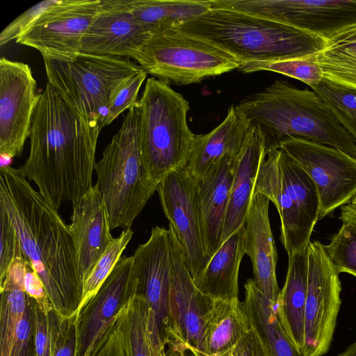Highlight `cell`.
<instances>
[{"mask_svg":"<svg viewBox=\"0 0 356 356\" xmlns=\"http://www.w3.org/2000/svg\"><path fill=\"white\" fill-rule=\"evenodd\" d=\"M0 204L55 311L61 318L76 315L83 282L69 225L19 169L10 165L0 168Z\"/></svg>","mask_w":356,"mask_h":356,"instance_id":"obj_1","label":"cell"},{"mask_svg":"<svg viewBox=\"0 0 356 356\" xmlns=\"http://www.w3.org/2000/svg\"><path fill=\"white\" fill-rule=\"evenodd\" d=\"M234 106L258 132L266 153L295 138L334 147L356 158V141L313 90L278 80Z\"/></svg>","mask_w":356,"mask_h":356,"instance_id":"obj_3","label":"cell"},{"mask_svg":"<svg viewBox=\"0 0 356 356\" xmlns=\"http://www.w3.org/2000/svg\"><path fill=\"white\" fill-rule=\"evenodd\" d=\"M101 130L82 120L47 82L32 120L29 156L19 170L56 210L63 202L74 206L93 186Z\"/></svg>","mask_w":356,"mask_h":356,"instance_id":"obj_2","label":"cell"},{"mask_svg":"<svg viewBox=\"0 0 356 356\" xmlns=\"http://www.w3.org/2000/svg\"><path fill=\"white\" fill-rule=\"evenodd\" d=\"M311 178L319 201V219L350 202L356 195V158L330 146L289 138L280 148Z\"/></svg>","mask_w":356,"mask_h":356,"instance_id":"obj_12","label":"cell"},{"mask_svg":"<svg viewBox=\"0 0 356 356\" xmlns=\"http://www.w3.org/2000/svg\"><path fill=\"white\" fill-rule=\"evenodd\" d=\"M238 70L243 73L263 70L274 72L300 80L309 86L319 83L323 79L316 55L274 62L243 63Z\"/></svg>","mask_w":356,"mask_h":356,"instance_id":"obj_34","label":"cell"},{"mask_svg":"<svg viewBox=\"0 0 356 356\" xmlns=\"http://www.w3.org/2000/svg\"><path fill=\"white\" fill-rule=\"evenodd\" d=\"M91 356H129L125 329V307L117 315Z\"/></svg>","mask_w":356,"mask_h":356,"instance_id":"obj_41","label":"cell"},{"mask_svg":"<svg viewBox=\"0 0 356 356\" xmlns=\"http://www.w3.org/2000/svg\"><path fill=\"white\" fill-rule=\"evenodd\" d=\"M310 87L356 141V89L335 83L324 78Z\"/></svg>","mask_w":356,"mask_h":356,"instance_id":"obj_32","label":"cell"},{"mask_svg":"<svg viewBox=\"0 0 356 356\" xmlns=\"http://www.w3.org/2000/svg\"><path fill=\"white\" fill-rule=\"evenodd\" d=\"M102 0H58L43 11L16 40L43 58L79 54L81 40L101 9Z\"/></svg>","mask_w":356,"mask_h":356,"instance_id":"obj_13","label":"cell"},{"mask_svg":"<svg viewBox=\"0 0 356 356\" xmlns=\"http://www.w3.org/2000/svg\"><path fill=\"white\" fill-rule=\"evenodd\" d=\"M176 29L215 45L241 64L316 55L326 41L286 24L225 9H211Z\"/></svg>","mask_w":356,"mask_h":356,"instance_id":"obj_4","label":"cell"},{"mask_svg":"<svg viewBox=\"0 0 356 356\" xmlns=\"http://www.w3.org/2000/svg\"><path fill=\"white\" fill-rule=\"evenodd\" d=\"M200 183L185 167L168 173L161 180L156 190L169 227L184 250L193 279L203 270L209 260L200 225Z\"/></svg>","mask_w":356,"mask_h":356,"instance_id":"obj_14","label":"cell"},{"mask_svg":"<svg viewBox=\"0 0 356 356\" xmlns=\"http://www.w3.org/2000/svg\"><path fill=\"white\" fill-rule=\"evenodd\" d=\"M26 259H15L0 281V356H9L17 325L26 308L27 293L24 286Z\"/></svg>","mask_w":356,"mask_h":356,"instance_id":"obj_29","label":"cell"},{"mask_svg":"<svg viewBox=\"0 0 356 356\" xmlns=\"http://www.w3.org/2000/svg\"><path fill=\"white\" fill-rule=\"evenodd\" d=\"M307 289L302 356H322L331 345L341 306L339 273L324 245L310 241L307 248Z\"/></svg>","mask_w":356,"mask_h":356,"instance_id":"obj_10","label":"cell"},{"mask_svg":"<svg viewBox=\"0 0 356 356\" xmlns=\"http://www.w3.org/2000/svg\"><path fill=\"white\" fill-rule=\"evenodd\" d=\"M43 60L48 83L65 104L82 120L99 127L118 92L141 69L128 58L83 52Z\"/></svg>","mask_w":356,"mask_h":356,"instance_id":"obj_7","label":"cell"},{"mask_svg":"<svg viewBox=\"0 0 356 356\" xmlns=\"http://www.w3.org/2000/svg\"><path fill=\"white\" fill-rule=\"evenodd\" d=\"M307 289V250L289 257L287 273L276 310L280 325L296 350L304 346L305 309Z\"/></svg>","mask_w":356,"mask_h":356,"instance_id":"obj_25","label":"cell"},{"mask_svg":"<svg viewBox=\"0 0 356 356\" xmlns=\"http://www.w3.org/2000/svg\"><path fill=\"white\" fill-rule=\"evenodd\" d=\"M133 59L147 74L177 85L199 83L241 65L215 45L178 29L150 35Z\"/></svg>","mask_w":356,"mask_h":356,"instance_id":"obj_8","label":"cell"},{"mask_svg":"<svg viewBox=\"0 0 356 356\" xmlns=\"http://www.w3.org/2000/svg\"><path fill=\"white\" fill-rule=\"evenodd\" d=\"M148 305L134 295L125 306V329L129 356H152L147 332Z\"/></svg>","mask_w":356,"mask_h":356,"instance_id":"obj_33","label":"cell"},{"mask_svg":"<svg viewBox=\"0 0 356 356\" xmlns=\"http://www.w3.org/2000/svg\"><path fill=\"white\" fill-rule=\"evenodd\" d=\"M266 156L264 142L258 132L251 127L236 159L221 244L244 225L254 194L259 169Z\"/></svg>","mask_w":356,"mask_h":356,"instance_id":"obj_23","label":"cell"},{"mask_svg":"<svg viewBox=\"0 0 356 356\" xmlns=\"http://www.w3.org/2000/svg\"><path fill=\"white\" fill-rule=\"evenodd\" d=\"M24 258L15 229L6 209L0 204V281L13 261Z\"/></svg>","mask_w":356,"mask_h":356,"instance_id":"obj_38","label":"cell"},{"mask_svg":"<svg viewBox=\"0 0 356 356\" xmlns=\"http://www.w3.org/2000/svg\"><path fill=\"white\" fill-rule=\"evenodd\" d=\"M40 94L26 63L0 59V154L19 156Z\"/></svg>","mask_w":356,"mask_h":356,"instance_id":"obj_15","label":"cell"},{"mask_svg":"<svg viewBox=\"0 0 356 356\" xmlns=\"http://www.w3.org/2000/svg\"><path fill=\"white\" fill-rule=\"evenodd\" d=\"M269 202L264 195L253 194L244 223L243 248L251 260L257 286L277 303L281 290L276 277L278 256L270 227Z\"/></svg>","mask_w":356,"mask_h":356,"instance_id":"obj_21","label":"cell"},{"mask_svg":"<svg viewBox=\"0 0 356 356\" xmlns=\"http://www.w3.org/2000/svg\"><path fill=\"white\" fill-rule=\"evenodd\" d=\"M158 356H165V348L162 350Z\"/></svg>","mask_w":356,"mask_h":356,"instance_id":"obj_49","label":"cell"},{"mask_svg":"<svg viewBox=\"0 0 356 356\" xmlns=\"http://www.w3.org/2000/svg\"><path fill=\"white\" fill-rule=\"evenodd\" d=\"M146 77L147 72L141 67L129 78L109 106L107 115L100 124L101 129L110 124L125 110L138 104L139 90Z\"/></svg>","mask_w":356,"mask_h":356,"instance_id":"obj_40","label":"cell"},{"mask_svg":"<svg viewBox=\"0 0 356 356\" xmlns=\"http://www.w3.org/2000/svg\"><path fill=\"white\" fill-rule=\"evenodd\" d=\"M244 225L224 241L203 270L193 280L196 286L212 299L238 298V272L243 255Z\"/></svg>","mask_w":356,"mask_h":356,"instance_id":"obj_27","label":"cell"},{"mask_svg":"<svg viewBox=\"0 0 356 356\" xmlns=\"http://www.w3.org/2000/svg\"><path fill=\"white\" fill-rule=\"evenodd\" d=\"M324 248L332 265L340 273L356 277V227L343 223Z\"/></svg>","mask_w":356,"mask_h":356,"instance_id":"obj_36","label":"cell"},{"mask_svg":"<svg viewBox=\"0 0 356 356\" xmlns=\"http://www.w3.org/2000/svg\"><path fill=\"white\" fill-rule=\"evenodd\" d=\"M342 223L349 224L356 227V209L348 204L341 207V215L339 218Z\"/></svg>","mask_w":356,"mask_h":356,"instance_id":"obj_46","label":"cell"},{"mask_svg":"<svg viewBox=\"0 0 356 356\" xmlns=\"http://www.w3.org/2000/svg\"><path fill=\"white\" fill-rule=\"evenodd\" d=\"M348 204L353 209H356V195L352 198Z\"/></svg>","mask_w":356,"mask_h":356,"instance_id":"obj_48","label":"cell"},{"mask_svg":"<svg viewBox=\"0 0 356 356\" xmlns=\"http://www.w3.org/2000/svg\"><path fill=\"white\" fill-rule=\"evenodd\" d=\"M134 234L131 228L124 229L114 238L98 259L92 270L83 283L82 298L79 309L98 291L122 256ZM78 309V310H79Z\"/></svg>","mask_w":356,"mask_h":356,"instance_id":"obj_35","label":"cell"},{"mask_svg":"<svg viewBox=\"0 0 356 356\" xmlns=\"http://www.w3.org/2000/svg\"><path fill=\"white\" fill-rule=\"evenodd\" d=\"M134 18L150 34L176 29L211 10L210 1L127 0Z\"/></svg>","mask_w":356,"mask_h":356,"instance_id":"obj_28","label":"cell"},{"mask_svg":"<svg viewBox=\"0 0 356 356\" xmlns=\"http://www.w3.org/2000/svg\"><path fill=\"white\" fill-rule=\"evenodd\" d=\"M280 149L266 153L257 176L254 194L260 193L277 208L281 221L280 240L290 257L307 249L316 225L286 188L282 177Z\"/></svg>","mask_w":356,"mask_h":356,"instance_id":"obj_19","label":"cell"},{"mask_svg":"<svg viewBox=\"0 0 356 356\" xmlns=\"http://www.w3.org/2000/svg\"><path fill=\"white\" fill-rule=\"evenodd\" d=\"M132 257L122 256L98 291L77 311L75 356H91L117 315L135 295Z\"/></svg>","mask_w":356,"mask_h":356,"instance_id":"obj_16","label":"cell"},{"mask_svg":"<svg viewBox=\"0 0 356 356\" xmlns=\"http://www.w3.org/2000/svg\"><path fill=\"white\" fill-rule=\"evenodd\" d=\"M138 104L128 110L118 131L105 147L95 171L111 230L131 228L157 190L141 152Z\"/></svg>","mask_w":356,"mask_h":356,"instance_id":"obj_5","label":"cell"},{"mask_svg":"<svg viewBox=\"0 0 356 356\" xmlns=\"http://www.w3.org/2000/svg\"><path fill=\"white\" fill-rule=\"evenodd\" d=\"M143 159L159 185L168 173L186 166L195 134L187 122L188 101L169 83L149 78L138 102Z\"/></svg>","mask_w":356,"mask_h":356,"instance_id":"obj_6","label":"cell"},{"mask_svg":"<svg viewBox=\"0 0 356 356\" xmlns=\"http://www.w3.org/2000/svg\"><path fill=\"white\" fill-rule=\"evenodd\" d=\"M58 0L42 1L31 7L10 22L0 34V46L3 47L13 39H17L37 17Z\"/></svg>","mask_w":356,"mask_h":356,"instance_id":"obj_43","label":"cell"},{"mask_svg":"<svg viewBox=\"0 0 356 356\" xmlns=\"http://www.w3.org/2000/svg\"><path fill=\"white\" fill-rule=\"evenodd\" d=\"M193 356H208L190 348ZM217 356H272L267 342L258 330L252 325V328L240 339L232 348Z\"/></svg>","mask_w":356,"mask_h":356,"instance_id":"obj_42","label":"cell"},{"mask_svg":"<svg viewBox=\"0 0 356 356\" xmlns=\"http://www.w3.org/2000/svg\"><path fill=\"white\" fill-rule=\"evenodd\" d=\"M168 229L172 250L168 304L169 341L184 344L188 349H197L213 299L195 284L177 236L170 227Z\"/></svg>","mask_w":356,"mask_h":356,"instance_id":"obj_17","label":"cell"},{"mask_svg":"<svg viewBox=\"0 0 356 356\" xmlns=\"http://www.w3.org/2000/svg\"><path fill=\"white\" fill-rule=\"evenodd\" d=\"M35 300L27 294L24 313L17 325L15 341L9 356H37L35 342Z\"/></svg>","mask_w":356,"mask_h":356,"instance_id":"obj_39","label":"cell"},{"mask_svg":"<svg viewBox=\"0 0 356 356\" xmlns=\"http://www.w3.org/2000/svg\"><path fill=\"white\" fill-rule=\"evenodd\" d=\"M149 35L130 13L127 0H102L81 40V51L133 58Z\"/></svg>","mask_w":356,"mask_h":356,"instance_id":"obj_18","label":"cell"},{"mask_svg":"<svg viewBox=\"0 0 356 356\" xmlns=\"http://www.w3.org/2000/svg\"><path fill=\"white\" fill-rule=\"evenodd\" d=\"M279 166L284 183L303 211L316 224L319 220L320 201L314 183L309 175L280 149Z\"/></svg>","mask_w":356,"mask_h":356,"instance_id":"obj_31","label":"cell"},{"mask_svg":"<svg viewBox=\"0 0 356 356\" xmlns=\"http://www.w3.org/2000/svg\"><path fill=\"white\" fill-rule=\"evenodd\" d=\"M251 328L243 302L238 298L213 299L195 350L208 356L223 354L236 346Z\"/></svg>","mask_w":356,"mask_h":356,"instance_id":"obj_26","label":"cell"},{"mask_svg":"<svg viewBox=\"0 0 356 356\" xmlns=\"http://www.w3.org/2000/svg\"><path fill=\"white\" fill-rule=\"evenodd\" d=\"M237 156L225 159L211 177L200 183L198 204L200 225L209 259L221 245Z\"/></svg>","mask_w":356,"mask_h":356,"instance_id":"obj_24","label":"cell"},{"mask_svg":"<svg viewBox=\"0 0 356 356\" xmlns=\"http://www.w3.org/2000/svg\"><path fill=\"white\" fill-rule=\"evenodd\" d=\"M24 286L27 294L35 300L43 312L48 314L54 309L42 280L33 269L30 262L26 266Z\"/></svg>","mask_w":356,"mask_h":356,"instance_id":"obj_45","label":"cell"},{"mask_svg":"<svg viewBox=\"0 0 356 356\" xmlns=\"http://www.w3.org/2000/svg\"><path fill=\"white\" fill-rule=\"evenodd\" d=\"M250 130L249 122L231 106L218 126L195 135L186 169L200 182L209 178L225 159L238 155Z\"/></svg>","mask_w":356,"mask_h":356,"instance_id":"obj_22","label":"cell"},{"mask_svg":"<svg viewBox=\"0 0 356 356\" xmlns=\"http://www.w3.org/2000/svg\"><path fill=\"white\" fill-rule=\"evenodd\" d=\"M325 40V47L316 54L323 78L356 89V23Z\"/></svg>","mask_w":356,"mask_h":356,"instance_id":"obj_30","label":"cell"},{"mask_svg":"<svg viewBox=\"0 0 356 356\" xmlns=\"http://www.w3.org/2000/svg\"><path fill=\"white\" fill-rule=\"evenodd\" d=\"M69 228L83 283L114 239L106 208L96 185L73 206Z\"/></svg>","mask_w":356,"mask_h":356,"instance_id":"obj_20","label":"cell"},{"mask_svg":"<svg viewBox=\"0 0 356 356\" xmlns=\"http://www.w3.org/2000/svg\"><path fill=\"white\" fill-rule=\"evenodd\" d=\"M61 318L54 309L48 314L35 304V342L37 356H53Z\"/></svg>","mask_w":356,"mask_h":356,"instance_id":"obj_37","label":"cell"},{"mask_svg":"<svg viewBox=\"0 0 356 356\" xmlns=\"http://www.w3.org/2000/svg\"><path fill=\"white\" fill-rule=\"evenodd\" d=\"M76 345V316L61 318L53 356H75Z\"/></svg>","mask_w":356,"mask_h":356,"instance_id":"obj_44","label":"cell"},{"mask_svg":"<svg viewBox=\"0 0 356 356\" xmlns=\"http://www.w3.org/2000/svg\"><path fill=\"white\" fill-rule=\"evenodd\" d=\"M337 356H356V342L352 343Z\"/></svg>","mask_w":356,"mask_h":356,"instance_id":"obj_47","label":"cell"},{"mask_svg":"<svg viewBox=\"0 0 356 356\" xmlns=\"http://www.w3.org/2000/svg\"><path fill=\"white\" fill-rule=\"evenodd\" d=\"M211 9L255 15L325 39L356 23V0H212Z\"/></svg>","mask_w":356,"mask_h":356,"instance_id":"obj_11","label":"cell"},{"mask_svg":"<svg viewBox=\"0 0 356 356\" xmlns=\"http://www.w3.org/2000/svg\"><path fill=\"white\" fill-rule=\"evenodd\" d=\"M132 257L135 295L148 305L147 332L152 356H158L169 341L168 304L172 270V250L168 229L152 227L149 239Z\"/></svg>","mask_w":356,"mask_h":356,"instance_id":"obj_9","label":"cell"}]
</instances>
